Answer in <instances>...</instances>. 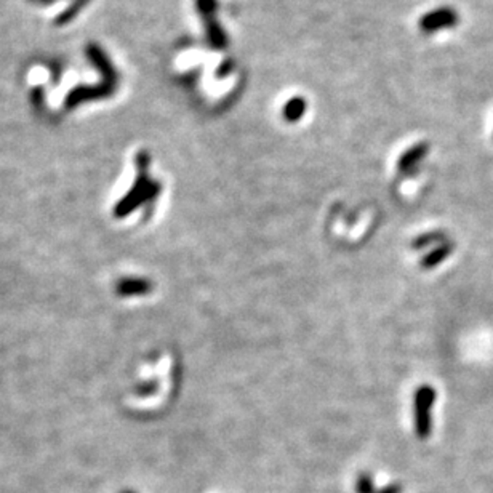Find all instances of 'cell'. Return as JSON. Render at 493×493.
Instances as JSON below:
<instances>
[{"label":"cell","instance_id":"cell-1","mask_svg":"<svg viewBox=\"0 0 493 493\" xmlns=\"http://www.w3.org/2000/svg\"><path fill=\"white\" fill-rule=\"evenodd\" d=\"M158 194H161V183L151 181L147 178V175L143 173L137 180L133 188L127 192L126 197L116 203L114 210H112V217L116 220L127 218L128 215L137 212L140 205L154 201Z\"/></svg>","mask_w":493,"mask_h":493},{"label":"cell","instance_id":"cell-2","mask_svg":"<svg viewBox=\"0 0 493 493\" xmlns=\"http://www.w3.org/2000/svg\"><path fill=\"white\" fill-rule=\"evenodd\" d=\"M435 389L431 384H421L413 394V412H415V434L420 439H428L433 434V407Z\"/></svg>","mask_w":493,"mask_h":493},{"label":"cell","instance_id":"cell-3","mask_svg":"<svg viewBox=\"0 0 493 493\" xmlns=\"http://www.w3.org/2000/svg\"><path fill=\"white\" fill-rule=\"evenodd\" d=\"M154 283L149 279H140V277H127L117 282L116 292L119 297H140L152 292Z\"/></svg>","mask_w":493,"mask_h":493},{"label":"cell","instance_id":"cell-4","mask_svg":"<svg viewBox=\"0 0 493 493\" xmlns=\"http://www.w3.org/2000/svg\"><path fill=\"white\" fill-rule=\"evenodd\" d=\"M453 250H455V243L450 242V241H445L444 243H440V245H438L435 248H433V250L424 255V257L421 258V263H420L421 268L423 269L435 268V266L444 263L445 259L453 253Z\"/></svg>","mask_w":493,"mask_h":493},{"label":"cell","instance_id":"cell-5","mask_svg":"<svg viewBox=\"0 0 493 493\" xmlns=\"http://www.w3.org/2000/svg\"><path fill=\"white\" fill-rule=\"evenodd\" d=\"M453 25H457V13L447 8L435 11V13L424 20V27H426V29H439V27H447Z\"/></svg>","mask_w":493,"mask_h":493},{"label":"cell","instance_id":"cell-6","mask_svg":"<svg viewBox=\"0 0 493 493\" xmlns=\"http://www.w3.org/2000/svg\"><path fill=\"white\" fill-rule=\"evenodd\" d=\"M445 241H447V232L431 231L418 236L417 239L412 242V247L415 248V250H424V248H429L433 245H440V243H444Z\"/></svg>","mask_w":493,"mask_h":493},{"label":"cell","instance_id":"cell-7","mask_svg":"<svg viewBox=\"0 0 493 493\" xmlns=\"http://www.w3.org/2000/svg\"><path fill=\"white\" fill-rule=\"evenodd\" d=\"M429 151V147L426 144H418L415 147H412L410 151H407L404 156L400 157V161H399V170H407V168H410L415 166V163H418L421 161V158L424 157V154Z\"/></svg>","mask_w":493,"mask_h":493},{"label":"cell","instance_id":"cell-8","mask_svg":"<svg viewBox=\"0 0 493 493\" xmlns=\"http://www.w3.org/2000/svg\"><path fill=\"white\" fill-rule=\"evenodd\" d=\"M377 489L373 485V479L368 473H360L356 480V493H375Z\"/></svg>","mask_w":493,"mask_h":493},{"label":"cell","instance_id":"cell-9","mask_svg":"<svg viewBox=\"0 0 493 493\" xmlns=\"http://www.w3.org/2000/svg\"><path fill=\"white\" fill-rule=\"evenodd\" d=\"M375 493H402V487L399 484H389L381 489H377Z\"/></svg>","mask_w":493,"mask_h":493},{"label":"cell","instance_id":"cell-10","mask_svg":"<svg viewBox=\"0 0 493 493\" xmlns=\"http://www.w3.org/2000/svg\"><path fill=\"white\" fill-rule=\"evenodd\" d=\"M121 493H135V492H132V490H123V492H121Z\"/></svg>","mask_w":493,"mask_h":493}]
</instances>
